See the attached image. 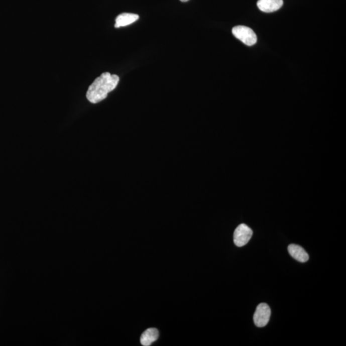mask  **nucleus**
<instances>
[{"mask_svg":"<svg viewBox=\"0 0 346 346\" xmlns=\"http://www.w3.org/2000/svg\"><path fill=\"white\" fill-rule=\"evenodd\" d=\"M283 5V0H259L257 2V6L260 10L267 13L279 10Z\"/></svg>","mask_w":346,"mask_h":346,"instance_id":"39448f33","label":"nucleus"},{"mask_svg":"<svg viewBox=\"0 0 346 346\" xmlns=\"http://www.w3.org/2000/svg\"><path fill=\"white\" fill-rule=\"evenodd\" d=\"M253 236L252 229L248 225L241 224L238 226L234 232V244L238 247L247 245L252 239Z\"/></svg>","mask_w":346,"mask_h":346,"instance_id":"7ed1b4c3","label":"nucleus"},{"mask_svg":"<svg viewBox=\"0 0 346 346\" xmlns=\"http://www.w3.org/2000/svg\"><path fill=\"white\" fill-rule=\"evenodd\" d=\"M232 34L237 39L242 41L246 45L251 46L257 43V35L249 27L245 26L235 27L232 29Z\"/></svg>","mask_w":346,"mask_h":346,"instance_id":"f03ea898","label":"nucleus"},{"mask_svg":"<svg viewBox=\"0 0 346 346\" xmlns=\"http://www.w3.org/2000/svg\"><path fill=\"white\" fill-rule=\"evenodd\" d=\"M271 313V308L268 304H260L253 315L255 324L259 327L266 326L270 319Z\"/></svg>","mask_w":346,"mask_h":346,"instance_id":"20e7f679","label":"nucleus"},{"mask_svg":"<svg viewBox=\"0 0 346 346\" xmlns=\"http://www.w3.org/2000/svg\"><path fill=\"white\" fill-rule=\"evenodd\" d=\"M139 16L135 14L123 13L116 18V28L126 27L139 20Z\"/></svg>","mask_w":346,"mask_h":346,"instance_id":"0eeeda50","label":"nucleus"},{"mask_svg":"<svg viewBox=\"0 0 346 346\" xmlns=\"http://www.w3.org/2000/svg\"><path fill=\"white\" fill-rule=\"evenodd\" d=\"M120 82L119 76L109 73L101 74L95 79L87 92V98L90 103H97L103 100L109 92L115 89Z\"/></svg>","mask_w":346,"mask_h":346,"instance_id":"f257e3e1","label":"nucleus"},{"mask_svg":"<svg viewBox=\"0 0 346 346\" xmlns=\"http://www.w3.org/2000/svg\"><path fill=\"white\" fill-rule=\"evenodd\" d=\"M159 333L156 328H149L142 334L141 343L144 346H149L155 342L159 338Z\"/></svg>","mask_w":346,"mask_h":346,"instance_id":"6e6552de","label":"nucleus"},{"mask_svg":"<svg viewBox=\"0 0 346 346\" xmlns=\"http://www.w3.org/2000/svg\"><path fill=\"white\" fill-rule=\"evenodd\" d=\"M290 256L300 262H306L308 261L309 255L301 246L296 245H290L288 247Z\"/></svg>","mask_w":346,"mask_h":346,"instance_id":"423d86ee","label":"nucleus"},{"mask_svg":"<svg viewBox=\"0 0 346 346\" xmlns=\"http://www.w3.org/2000/svg\"><path fill=\"white\" fill-rule=\"evenodd\" d=\"M180 1L182 2H187L189 1V0H180Z\"/></svg>","mask_w":346,"mask_h":346,"instance_id":"1a4fd4ad","label":"nucleus"}]
</instances>
